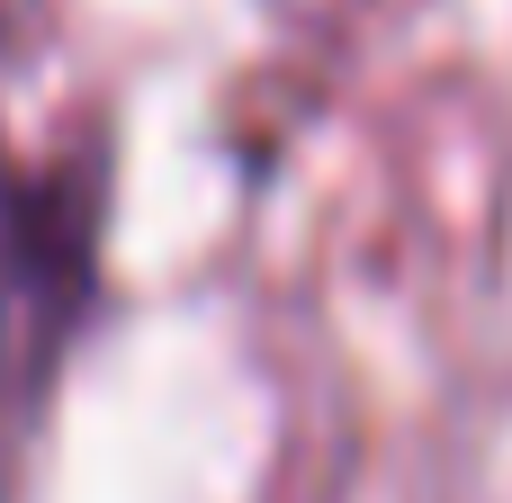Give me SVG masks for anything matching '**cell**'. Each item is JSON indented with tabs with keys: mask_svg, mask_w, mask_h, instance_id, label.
<instances>
[{
	"mask_svg": "<svg viewBox=\"0 0 512 503\" xmlns=\"http://www.w3.org/2000/svg\"><path fill=\"white\" fill-rule=\"evenodd\" d=\"M117 144H0V503L36 495L72 360L108 324Z\"/></svg>",
	"mask_w": 512,
	"mask_h": 503,
	"instance_id": "cell-1",
	"label": "cell"
}]
</instances>
